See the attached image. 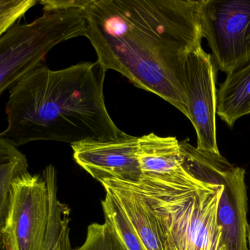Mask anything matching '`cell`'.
<instances>
[{"mask_svg":"<svg viewBox=\"0 0 250 250\" xmlns=\"http://www.w3.org/2000/svg\"><path fill=\"white\" fill-rule=\"evenodd\" d=\"M76 250H128L108 223L88 227L84 243Z\"/></svg>","mask_w":250,"mask_h":250,"instance_id":"16","label":"cell"},{"mask_svg":"<svg viewBox=\"0 0 250 250\" xmlns=\"http://www.w3.org/2000/svg\"><path fill=\"white\" fill-rule=\"evenodd\" d=\"M248 114H250V104H249V107H248Z\"/></svg>","mask_w":250,"mask_h":250,"instance_id":"19","label":"cell"},{"mask_svg":"<svg viewBox=\"0 0 250 250\" xmlns=\"http://www.w3.org/2000/svg\"><path fill=\"white\" fill-rule=\"evenodd\" d=\"M42 13L30 23L12 26L0 38V95L42 66L53 48L85 36L86 0H41Z\"/></svg>","mask_w":250,"mask_h":250,"instance_id":"4","label":"cell"},{"mask_svg":"<svg viewBox=\"0 0 250 250\" xmlns=\"http://www.w3.org/2000/svg\"><path fill=\"white\" fill-rule=\"evenodd\" d=\"M49 217L43 176L27 172L11 185L4 231L6 250H42Z\"/></svg>","mask_w":250,"mask_h":250,"instance_id":"7","label":"cell"},{"mask_svg":"<svg viewBox=\"0 0 250 250\" xmlns=\"http://www.w3.org/2000/svg\"><path fill=\"white\" fill-rule=\"evenodd\" d=\"M117 200L146 250H166L163 228L154 210L141 195L113 184L102 183Z\"/></svg>","mask_w":250,"mask_h":250,"instance_id":"11","label":"cell"},{"mask_svg":"<svg viewBox=\"0 0 250 250\" xmlns=\"http://www.w3.org/2000/svg\"><path fill=\"white\" fill-rule=\"evenodd\" d=\"M250 104V62L231 73L217 90V114L228 126L233 127L248 115Z\"/></svg>","mask_w":250,"mask_h":250,"instance_id":"12","label":"cell"},{"mask_svg":"<svg viewBox=\"0 0 250 250\" xmlns=\"http://www.w3.org/2000/svg\"><path fill=\"white\" fill-rule=\"evenodd\" d=\"M106 72L98 61L61 70L36 68L10 89L7 126L0 135L17 148L35 141L73 145L120 137L125 132L105 104Z\"/></svg>","mask_w":250,"mask_h":250,"instance_id":"2","label":"cell"},{"mask_svg":"<svg viewBox=\"0 0 250 250\" xmlns=\"http://www.w3.org/2000/svg\"><path fill=\"white\" fill-rule=\"evenodd\" d=\"M138 157L141 173L140 183L105 182L129 189L144 198L167 201L196 187L203 181L187 170L180 142L174 136H160L154 133L143 135L138 139Z\"/></svg>","mask_w":250,"mask_h":250,"instance_id":"5","label":"cell"},{"mask_svg":"<svg viewBox=\"0 0 250 250\" xmlns=\"http://www.w3.org/2000/svg\"><path fill=\"white\" fill-rule=\"evenodd\" d=\"M86 33L100 64L188 117L185 68L201 46V0H88Z\"/></svg>","mask_w":250,"mask_h":250,"instance_id":"1","label":"cell"},{"mask_svg":"<svg viewBox=\"0 0 250 250\" xmlns=\"http://www.w3.org/2000/svg\"><path fill=\"white\" fill-rule=\"evenodd\" d=\"M49 198V217L42 250H73L70 240V210L57 198V172L48 170L44 174Z\"/></svg>","mask_w":250,"mask_h":250,"instance_id":"13","label":"cell"},{"mask_svg":"<svg viewBox=\"0 0 250 250\" xmlns=\"http://www.w3.org/2000/svg\"><path fill=\"white\" fill-rule=\"evenodd\" d=\"M224 184L219 220L226 250H248V198L245 169L229 162L223 176Z\"/></svg>","mask_w":250,"mask_h":250,"instance_id":"10","label":"cell"},{"mask_svg":"<svg viewBox=\"0 0 250 250\" xmlns=\"http://www.w3.org/2000/svg\"><path fill=\"white\" fill-rule=\"evenodd\" d=\"M24 154L0 135V250L4 248V231L13 181L28 172Z\"/></svg>","mask_w":250,"mask_h":250,"instance_id":"14","label":"cell"},{"mask_svg":"<svg viewBox=\"0 0 250 250\" xmlns=\"http://www.w3.org/2000/svg\"><path fill=\"white\" fill-rule=\"evenodd\" d=\"M138 136L125 134L111 140H92L71 145L73 158L101 183L116 181L137 184L141 179Z\"/></svg>","mask_w":250,"mask_h":250,"instance_id":"9","label":"cell"},{"mask_svg":"<svg viewBox=\"0 0 250 250\" xmlns=\"http://www.w3.org/2000/svg\"><path fill=\"white\" fill-rule=\"evenodd\" d=\"M217 73V66L211 54L202 46L188 56L185 68L188 118L196 132V148L218 154Z\"/></svg>","mask_w":250,"mask_h":250,"instance_id":"8","label":"cell"},{"mask_svg":"<svg viewBox=\"0 0 250 250\" xmlns=\"http://www.w3.org/2000/svg\"><path fill=\"white\" fill-rule=\"evenodd\" d=\"M187 159L191 171L203 179L196 187L167 201L146 200L164 233L166 250H226L219 220V205L229 161L220 153L190 145Z\"/></svg>","mask_w":250,"mask_h":250,"instance_id":"3","label":"cell"},{"mask_svg":"<svg viewBox=\"0 0 250 250\" xmlns=\"http://www.w3.org/2000/svg\"><path fill=\"white\" fill-rule=\"evenodd\" d=\"M203 37L217 70L230 73L250 62V1L201 0Z\"/></svg>","mask_w":250,"mask_h":250,"instance_id":"6","label":"cell"},{"mask_svg":"<svg viewBox=\"0 0 250 250\" xmlns=\"http://www.w3.org/2000/svg\"><path fill=\"white\" fill-rule=\"evenodd\" d=\"M38 3V0H0V38Z\"/></svg>","mask_w":250,"mask_h":250,"instance_id":"17","label":"cell"},{"mask_svg":"<svg viewBox=\"0 0 250 250\" xmlns=\"http://www.w3.org/2000/svg\"><path fill=\"white\" fill-rule=\"evenodd\" d=\"M106 223L114 229L128 250H146L117 200L106 192L102 202Z\"/></svg>","mask_w":250,"mask_h":250,"instance_id":"15","label":"cell"},{"mask_svg":"<svg viewBox=\"0 0 250 250\" xmlns=\"http://www.w3.org/2000/svg\"><path fill=\"white\" fill-rule=\"evenodd\" d=\"M247 243H248V250H250V223H249V226H248Z\"/></svg>","mask_w":250,"mask_h":250,"instance_id":"18","label":"cell"}]
</instances>
